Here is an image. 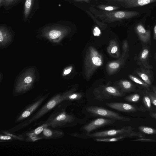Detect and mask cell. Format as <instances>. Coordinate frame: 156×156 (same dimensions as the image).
<instances>
[{
  "label": "cell",
  "mask_w": 156,
  "mask_h": 156,
  "mask_svg": "<svg viewBox=\"0 0 156 156\" xmlns=\"http://www.w3.org/2000/svg\"><path fill=\"white\" fill-rule=\"evenodd\" d=\"M90 11L95 16L103 22L111 23L130 19L139 14L136 11H99L92 6L90 8Z\"/></svg>",
  "instance_id": "6da1fadb"
},
{
  "label": "cell",
  "mask_w": 156,
  "mask_h": 156,
  "mask_svg": "<svg viewBox=\"0 0 156 156\" xmlns=\"http://www.w3.org/2000/svg\"><path fill=\"white\" fill-rule=\"evenodd\" d=\"M75 117L67 113L62 109L57 107L46 121L49 126L53 128L67 126L73 122Z\"/></svg>",
  "instance_id": "7a4b0ae2"
},
{
  "label": "cell",
  "mask_w": 156,
  "mask_h": 156,
  "mask_svg": "<svg viewBox=\"0 0 156 156\" xmlns=\"http://www.w3.org/2000/svg\"><path fill=\"white\" fill-rule=\"evenodd\" d=\"M66 96L67 95H58L50 99L25 124H29L41 117L61 102L66 100Z\"/></svg>",
  "instance_id": "3957f363"
},
{
  "label": "cell",
  "mask_w": 156,
  "mask_h": 156,
  "mask_svg": "<svg viewBox=\"0 0 156 156\" xmlns=\"http://www.w3.org/2000/svg\"><path fill=\"white\" fill-rule=\"evenodd\" d=\"M86 110L91 115L94 116H99L107 118L122 121H129L131 119L127 117L120 115L115 112L97 106H90Z\"/></svg>",
  "instance_id": "277c9868"
},
{
  "label": "cell",
  "mask_w": 156,
  "mask_h": 156,
  "mask_svg": "<svg viewBox=\"0 0 156 156\" xmlns=\"http://www.w3.org/2000/svg\"><path fill=\"white\" fill-rule=\"evenodd\" d=\"M134 128L131 126L124 127L120 129H111L96 132L92 133L87 134L89 137H108L117 136L130 133Z\"/></svg>",
  "instance_id": "5b68a950"
},
{
  "label": "cell",
  "mask_w": 156,
  "mask_h": 156,
  "mask_svg": "<svg viewBox=\"0 0 156 156\" xmlns=\"http://www.w3.org/2000/svg\"><path fill=\"white\" fill-rule=\"evenodd\" d=\"M116 122V120L108 118H102L96 119L83 126V129L89 134L92 131L105 126L112 124Z\"/></svg>",
  "instance_id": "8992f818"
},
{
  "label": "cell",
  "mask_w": 156,
  "mask_h": 156,
  "mask_svg": "<svg viewBox=\"0 0 156 156\" xmlns=\"http://www.w3.org/2000/svg\"><path fill=\"white\" fill-rule=\"evenodd\" d=\"M45 98V97H43L36 99L20 113L17 117L16 122L22 121L30 116L41 104Z\"/></svg>",
  "instance_id": "52a82bcc"
},
{
  "label": "cell",
  "mask_w": 156,
  "mask_h": 156,
  "mask_svg": "<svg viewBox=\"0 0 156 156\" xmlns=\"http://www.w3.org/2000/svg\"><path fill=\"white\" fill-rule=\"evenodd\" d=\"M106 104L111 108L126 112H134L137 111L143 110V109L126 103L110 102L107 103Z\"/></svg>",
  "instance_id": "ba28073f"
},
{
  "label": "cell",
  "mask_w": 156,
  "mask_h": 156,
  "mask_svg": "<svg viewBox=\"0 0 156 156\" xmlns=\"http://www.w3.org/2000/svg\"><path fill=\"white\" fill-rule=\"evenodd\" d=\"M135 30L141 41L145 43L149 42L151 38V32L149 30L146 29L144 26L140 23L136 26Z\"/></svg>",
  "instance_id": "9c48e42d"
},
{
  "label": "cell",
  "mask_w": 156,
  "mask_h": 156,
  "mask_svg": "<svg viewBox=\"0 0 156 156\" xmlns=\"http://www.w3.org/2000/svg\"><path fill=\"white\" fill-rule=\"evenodd\" d=\"M64 133L61 130L45 128L42 132V138L46 139H57L63 137Z\"/></svg>",
  "instance_id": "30bf717a"
},
{
  "label": "cell",
  "mask_w": 156,
  "mask_h": 156,
  "mask_svg": "<svg viewBox=\"0 0 156 156\" xmlns=\"http://www.w3.org/2000/svg\"><path fill=\"white\" fill-rule=\"evenodd\" d=\"M136 135L137 134L136 132L133 131L130 133L117 136L108 137H98L96 138L95 139L97 141L114 142L118 141L126 137H136Z\"/></svg>",
  "instance_id": "8fae6325"
},
{
  "label": "cell",
  "mask_w": 156,
  "mask_h": 156,
  "mask_svg": "<svg viewBox=\"0 0 156 156\" xmlns=\"http://www.w3.org/2000/svg\"><path fill=\"white\" fill-rule=\"evenodd\" d=\"M149 51L147 48L144 49L139 55V62L146 69H150L152 67L148 63Z\"/></svg>",
  "instance_id": "7c38bea8"
},
{
  "label": "cell",
  "mask_w": 156,
  "mask_h": 156,
  "mask_svg": "<svg viewBox=\"0 0 156 156\" xmlns=\"http://www.w3.org/2000/svg\"><path fill=\"white\" fill-rule=\"evenodd\" d=\"M36 0H26L24 5L23 18L25 20L29 19L32 14Z\"/></svg>",
  "instance_id": "4fadbf2b"
},
{
  "label": "cell",
  "mask_w": 156,
  "mask_h": 156,
  "mask_svg": "<svg viewBox=\"0 0 156 156\" xmlns=\"http://www.w3.org/2000/svg\"><path fill=\"white\" fill-rule=\"evenodd\" d=\"M156 2V0H127L125 3L127 8H133L144 6Z\"/></svg>",
  "instance_id": "5bb4252c"
},
{
  "label": "cell",
  "mask_w": 156,
  "mask_h": 156,
  "mask_svg": "<svg viewBox=\"0 0 156 156\" xmlns=\"http://www.w3.org/2000/svg\"><path fill=\"white\" fill-rule=\"evenodd\" d=\"M48 124L46 122L39 127L37 128L34 130H32L27 134V135L29 136H37V135L42 132L44 129L46 127H48Z\"/></svg>",
  "instance_id": "9a60e30c"
},
{
  "label": "cell",
  "mask_w": 156,
  "mask_h": 156,
  "mask_svg": "<svg viewBox=\"0 0 156 156\" xmlns=\"http://www.w3.org/2000/svg\"><path fill=\"white\" fill-rule=\"evenodd\" d=\"M138 129L141 132L148 134H153L156 133V129L151 127L141 126L138 127Z\"/></svg>",
  "instance_id": "2e32d148"
},
{
  "label": "cell",
  "mask_w": 156,
  "mask_h": 156,
  "mask_svg": "<svg viewBox=\"0 0 156 156\" xmlns=\"http://www.w3.org/2000/svg\"><path fill=\"white\" fill-rule=\"evenodd\" d=\"M136 73L145 83L149 85L151 84L150 78L149 75L145 72L138 71L136 72Z\"/></svg>",
  "instance_id": "e0dca14e"
},
{
  "label": "cell",
  "mask_w": 156,
  "mask_h": 156,
  "mask_svg": "<svg viewBox=\"0 0 156 156\" xmlns=\"http://www.w3.org/2000/svg\"><path fill=\"white\" fill-rule=\"evenodd\" d=\"M105 90L106 92L110 95L117 97H121L122 96V94L115 88L112 87H106Z\"/></svg>",
  "instance_id": "ac0fdd59"
},
{
  "label": "cell",
  "mask_w": 156,
  "mask_h": 156,
  "mask_svg": "<svg viewBox=\"0 0 156 156\" xmlns=\"http://www.w3.org/2000/svg\"><path fill=\"white\" fill-rule=\"evenodd\" d=\"M121 84L123 90L125 91H131L134 90V85L128 81H123Z\"/></svg>",
  "instance_id": "d6986e66"
},
{
  "label": "cell",
  "mask_w": 156,
  "mask_h": 156,
  "mask_svg": "<svg viewBox=\"0 0 156 156\" xmlns=\"http://www.w3.org/2000/svg\"><path fill=\"white\" fill-rule=\"evenodd\" d=\"M97 7L101 10L107 11H113L119 8L118 6L105 5H99Z\"/></svg>",
  "instance_id": "ffe728a7"
},
{
  "label": "cell",
  "mask_w": 156,
  "mask_h": 156,
  "mask_svg": "<svg viewBox=\"0 0 156 156\" xmlns=\"http://www.w3.org/2000/svg\"><path fill=\"white\" fill-rule=\"evenodd\" d=\"M129 77L130 79L134 82L143 87H148L149 86V85L147 84L143 81L135 76L132 75H129Z\"/></svg>",
  "instance_id": "44dd1931"
},
{
  "label": "cell",
  "mask_w": 156,
  "mask_h": 156,
  "mask_svg": "<svg viewBox=\"0 0 156 156\" xmlns=\"http://www.w3.org/2000/svg\"><path fill=\"white\" fill-rule=\"evenodd\" d=\"M140 96L138 94H134L128 96L125 98V100L132 102L138 101L140 99Z\"/></svg>",
  "instance_id": "7402d4cb"
},
{
  "label": "cell",
  "mask_w": 156,
  "mask_h": 156,
  "mask_svg": "<svg viewBox=\"0 0 156 156\" xmlns=\"http://www.w3.org/2000/svg\"><path fill=\"white\" fill-rule=\"evenodd\" d=\"M86 12L90 16L92 19L95 23H96L98 25L101 27H105L106 26V24L103 22H101L99 20H98L94 14L90 11L87 10H86Z\"/></svg>",
  "instance_id": "603a6c76"
},
{
  "label": "cell",
  "mask_w": 156,
  "mask_h": 156,
  "mask_svg": "<svg viewBox=\"0 0 156 156\" xmlns=\"http://www.w3.org/2000/svg\"><path fill=\"white\" fill-rule=\"evenodd\" d=\"M21 0H5L4 2L3 6L7 8H10L17 4L18 3L20 2Z\"/></svg>",
  "instance_id": "cb8c5ba5"
},
{
  "label": "cell",
  "mask_w": 156,
  "mask_h": 156,
  "mask_svg": "<svg viewBox=\"0 0 156 156\" xmlns=\"http://www.w3.org/2000/svg\"><path fill=\"white\" fill-rule=\"evenodd\" d=\"M62 33L60 30H52L49 32V35L51 38L54 39L59 37L61 35Z\"/></svg>",
  "instance_id": "d4e9b609"
},
{
  "label": "cell",
  "mask_w": 156,
  "mask_h": 156,
  "mask_svg": "<svg viewBox=\"0 0 156 156\" xmlns=\"http://www.w3.org/2000/svg\"><path fill=\"white\" fill-rule=\"evenodd\" d=\"M82 95L78 93H73L67 95L66 100H78L80 99Z\"/></svg>",
  "instance_id": "484cf974"
},
{
  "label": "cell",
  "mask_w": 156,
  "mask_h": 156,
  "mask_svg": "<svg viewBox=\"0 0 156 156\" xmlns=\"http://www.w3.org/2000/svg\"><path fill=\"white\" fill-rule=\"evenodd\" d=\"M144 103L145 106L148 109L151 108V101L149 96H145L143 98Z\"/></svg>",
  "instance_id": "4316f807"
},
{
  "label": "cell",
  "mask_w": 156,
  "mask_h": 156,
  "mask_svg": "<svg viewBox=\"0 0 156 156\" xmlns=\"http://www.w3.org/2000/svg\"><path fill=\"white\" fill-rule=\"evenodd\" d=\"M92 62L94 64L97 66H100L102 64V61L101 59L97 56H94L92 58Z\"/></svg>",
  "instance_id": "83f0119b"
},
{
  "label": "cell",
  "mask_w": 156,
  "mask_h": 156,
  "mask_svg": "<svg viewBox=\"0 0 156 156\" xmlns=\"http://www.w3.org/2000/svg\"><path fill=\"white\" fill-rule=\"evenodd\" d=\"M148 96L151 99V103L156 106V95L154 93H150Z\"/></svg>",
  "instance_id": "f1b7e54d"
},
{
  "label": "cell",
  "mask_w": 156,
  "mask_h": 156,
  "mask_svg": "<svg viewBox=\"0 0 156 156\" xmlns=\"http://www.w3.org/2000/svg\"><path fill=\"white\" fill-rule=\"evenodd\" d=\"M15 138L12 136L8 134H5V135H1L0 136V140H12Z\"/></svg>",
  "instance_id": "f546056e"
},
{
  "label": "cell",
  "mask_w": 156,
  "mask_h": 156,
  "mask_svg": "<svg viewBox=\"0 0 156 156\" xmlns=\"http://www.w3.org/2000/svg\"><path fill=\"white\" fill-rule=\"evenodd\" d=\"M134 141H155V140L152 139L150 138H145L143 137L134 140Z\"/></svg>",
  "instance_id": "4dcf8cb0"
},
{
  "label": "cell",
  "mask_w": 156,
  "mask_h": 156,
  "mask_svg": "<svg viewBox=\"0 0 156 156\" xmlns=\"http://www.w3.org/2000/svg\"><path fill=\"white\" fill-rule=\"evenodd\" d=\"M109 66L111 68L116 69L119 68V65L117 62H112L109 64Z\"/></svg>",
  "instance_id": "1f68e13d"
},
{
  "label": "cell",
  "mask_w": 156,
  "mask_h": 156,
  "mask_svg": "<svg viewBox=\"0 0 156 156\" xmlns=\"http://www.w3.org/2000/svg\"><path fill=\"white\" fill-rule=\"evenodd\" d=\"M24 81L25 83H29L31 82L32 79L30 76H27L25 78Z\"/></svg>",
  "instance_id": "d6a6232c"
},
{
  "label": "cell",
  "mask_w": 156,
  "mask_h": 156,
  "mask_svg": "<svg viewBox=\"0 0 156 156\" xmlns=\"http://www.w3.org/2000/svg\"><path fill=\"white\" fill-rule=\"evenodd\" d=\"M118 50V47L116 46L113 47L111 50V53L113 54L116 52Z\"/></svg>",
  "instance_id": "836d02e7"
},
{
  "label": "cell",
  "mask_w": 156,
  "mask_h": 156,
  "mask_svg": "<svg viewBox=\"0 0 156 156\" xmlns=\"http://www.w3.org/2000/svg\"><path fill=\"white\" fill-rule=\"evenodd\" d=\"M154 38L156 40V25L154 26Z\"/></svg>",
  "instance_id": "e575fe53"
},
{
  "label": "cell",
  "mask_w": 156,
  "mask_h": 156,
  "mask_svg": "<svg viewBox=\"0 0 156 156\" xmlns=\"http://www.w3.org/2000/svg\"><path fill=\"white\" fill-rule=\"evenodd\" d=\"M75 1L78 2H84L86 3H89L90 0H73Z\"/></svg>",
  "instance_id": "d590c367"
},
{
  "label": "cell",
  "mask_w": 156,
  "mask_h": 156,
  "mask_svg": "<svg viewBox=\"0 0 156 156\" xmlns=\"http://www.w3.org/2000/svg\"><path fill=\"white\" fill-rule=\"evenodd\" d=\"M72 69H69L65 70L64 72V74L65 75H67L69 74L71 71Z\"/></svg>",
  "instance_id": "8d00e7d4"
},
{
  "label": "cell",
  "mask_w": 156,
  "mask_h": 156,
  "mask_svg": "<svg viewBox=\"0 0 156 156\" xmlns=\"http://www.w3.org/2000/svg\"><path fill=\"white\" fill-rule=\"evenodd\" d=\"M114 2L125 3L127 0H108Z\"/></svg>",
  "instance_id": "74e56055"
},
{
  "label": "cell",
  "mask_w": 156,
  "mask_h": 156,
  "mask_svg": "<svg viewBox=\"0 0 156 156\" xmlns=\"http://www.w3.org/2000/svg\"><path fill=\"white\" fill-rule=\"evenodd\" d=\"M3 35L2 31L0 30V41L1 42L3 40Z\"/></svg>",
  "instance_id": "f35d334b"
},
{
  "label": "cell",
  "mask_w": 156,
  "mask_h": 156,
  "mask_svg": "<svg viewBox=\"0 0 156 156\" xmlns=\"http://www.w3.org/2000/svg\"><path fill=\"white\" fill-rule=\"evenodd\" d=\"M5 0H0V6H3L4 2Z\"/></svg>",
  "instance_id": "ab89813d"
},
{
  "label": "cell",
  "mask_w": 156,
  "mask_h": 156,
  "mask_svg": "<svg viewBox=\"0 0 156 156\" xmlns=\"http://www.w3.org/2000/svg\"><path fill=\"white\" fill-rule=\"evenodd\" d=\"M151 115L152 117L156 119V113H152Z\"/></svg>",
  "instance_id": "60d3db41"
},
{
  "label": "cell",
  "mask_w": 156,
  "mask_h": 156,
  "mask_svg": "<svg viewBox=\"0 0 156 156\" xmlns=\"http://www.w3.org/2000/svg\"><path fill=\"white\" fill-rule=\"evenodd\" d=\"M153 90L154 92V93L156 95V87L153 88Z\"/></svg>",
  "instance_id": "b9f144b4"
}]
</instances>
